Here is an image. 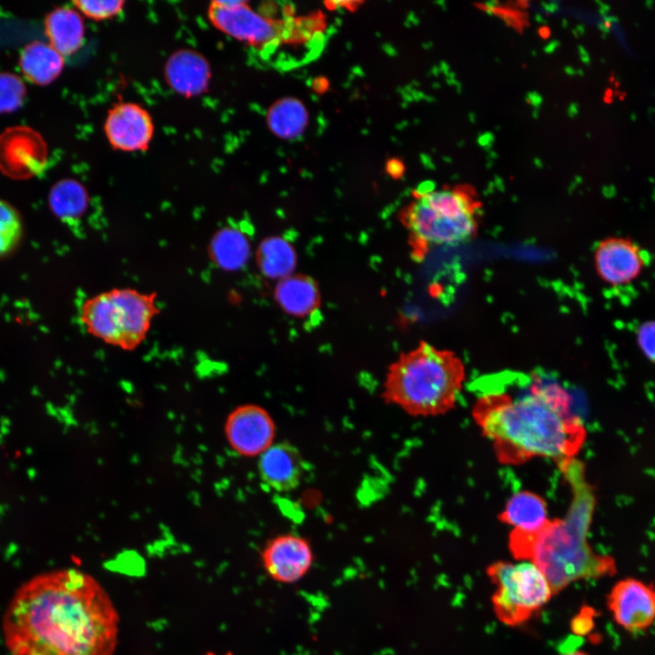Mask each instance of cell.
<instances>
[{"mask_svg": "<svg viewBox=\"0 0 655 655\" xmlns=\"http://www.w3.org/2000/svg\"><path fill=\"white\" fill-rule=\"evenodd\" d=\"M557 468L571 492L565 515L549 518L534 532L512 529L509 537L511 555L532 562L553 594L579 579H598L616 571L612 558L597 554L588 540L597 497L583 462L574 458Z\"/></svg>", "mask_w": 655, "mask_h": 655, "instance_id": "obj_3", "label": "cell"}, {"mask_svg": "<svg viewBox=\"0 0 655 655\" xmlns=\"http://www.w3.org/2000/svg\"><path fill=\"white\" fill-rule=\"evenodd\" d=\"M258 261L261 269L268 276L286 277L294 266L295 255L292 248L284 241L271 239L261 245Z\"/></svg>", "mask_w": 655, "mask_h": 655, "instance_id": "obj_24", "label": "cell"}, {"mask_svg": "<svg viewBox=\"0 0 655 655\" xmlns=\"http://www.w3.org/2000/svg\"><path fill=\"white\" fill-rule=\"evenodd\" d=\"M47 161L42 136L25 126L8 128L0 135V171L15 179L40 174Z\"/></svg>", "mask_w": 655, "mask_h": 655, "instance_id": "obj_12", "label": "cell"}, {"mask_svg": "<svg viewBox=\"0 0 655 655\" xmlns=\"http://www.w3.org/2000/svg\"><path fill=\"white\" fill-rule=\"evenodd\" d=\"M247 248L246 239L239 233L229 229L219 232L211 244L213 257L226 268H235L244 263Z\"/></svg>", "mask_w": 655, "mask_h": 655, "instance_id": "obj_23", "label": "cell"}, {"mask_svg": "<svg viewBox=\"0 0 655 655\" xmlns=\"http://www.w3.org/2000/svg\"><path fill=\"white\" fill-rule=\"evenodd\" d=\"M206 655H217V654H216V653H214V652H208V653H207ZM223 655H234V654L231 653V652H227V653H225V654H223Z\"/></svg>", "mask_w": 655, "mask_h": 655, "instance_id": "obj_33", "label": "cell"}, {"mask_svg": "<svg viewBox=\"0 0 655 655\" xmlns=\"http://www.w3.org/2000/svg\"><path fill=\"white\" fill-rule=\"evenodd\" d=\"M22 218L10 203L0 199V258L11 254L21 241Z\"/></svg>", "mask_w": 655, "mask_h": 655, "instance_id": "obj_25", "label": "cell"}, {"mask_svg": "<svg viewBox=\"0 0 655 655\" xmlns=\"http://www.w3.org/2000/svg\"><path fill=\"white\" fill-rule=\"evenodd\" d=\"M64 56L49 44L35 42L21 53L20 67L32 83L44 86L54 81L62 72Z\"/></svg>", "mask_w": 655, "mask_h": 655, "instance_id": "obj_19", "label": "cell"}, {"mask_svg": "<svg viewBox=\"0 0 655 655\" xmlns=\"http://www.w3.org/2000/svg\"><path fill=\"white\" fill-rule=\"evenodd\" d=\"M118 625L103 586L84 571L62 569L16 589L2 631L10 655H114Z\"/></svg>", "mask_w": 655, "mask_h": 655, "instance_id": "obj_1", "label": "cell"}, {"mask_svg": "<svg viewBox=\"0 0 655 655\" xmlns=\"http://www.w3.org/2000/svg\"><path fill=\"white\" fill-rule=\"evenodd\" d=\"M225 432L235 452L252 458L259 457L275 443L277 428L266 408L257 404H246L229 414Z\"/></svg>", "mask_w": 655, "mask_h": 655, "instance_id": "obj_10", "label": "cell"}, {"mask_svg": "<svg viewBox=\"0 0 655 655\" xmlns=\"http://www.w3.org/2000/svg\"><path fill=\"white\" fill-rule=\"evenodd\" d=\"M487 573L496 586L491 598L494 612L508 626L528 621L553 595L544 575L530 561H496Z\"/></svg>", "mask_w": 655, "mask_h": 655, "instance_id": "obj_7", "label": "cell"}, {"mask_svg": "<svg viewBox=\"0 0 655 655\" xmlns=\"http://www.w3.org/2000/svg\"><path fill=\"white\" fill-rule=\"evenodd\" d=\"M49 204L52 211L61 219L72 221L83 215L87 206L86 188L77 181L66 179L51 189Z\"/></svg>", "mask_w": 655, "mask_h": 655, "instance_id": "obj_22", "label": "cell"}, {"mask_svg": "<svg viewBox=\"0 0 655 655\" xmlns=\"http://www.w3.org/2000/svg\"><path fill=\"white\" fill-rule=\"evenodd\" d=\"M592 627V610L584 608L571 621V630L576 634H585Z\"/></svg>", "mask_w": 655, "mask_h": 655, "instance_id": "obj_29", "label": "cell"}, {"mask_svg": "<svg viewBox=\"0 0 655 655\" xmlns=\"http://www.w3.org/2000/svg\"><path fill=\"white\" fill-rule=\"evenodd\" d=\"M106 136L116 150H146L153 137L154 124L150 114L140 105L124 102L115 105L104 124Z\"/></svg>", "mask_w": 655, "mask_h": 655, "instance_id": "obj_13", "label": "cell"}, {"mask_svg": "<svg viewBox=\"0 0 655 655\" xmlns=\"http://www.w3.org/2000/svg\"><path fill=\"white\" fill-rule=\"evenodd\" d=\"M648 262L646 253L634 241L611 237L600 241L594 252L599 277L607 284L620 286L631 282Z\"/></svg>", "mask_w": 655, "mask_h": 655, "instance_id": "obj_14", "label": "cell"}, {"mask_svg": "<svg viewBox=\"0 0 655 655\" xmlns=\"http://www.w3.org/2000/svg\"><path fill=\"white\" fill-rule=\"evenodd\" d=\"M498 519L513 529L537 531L549 519L547 501L534 491L519 490L507 500Z\"/></svg>", "mask_w": 655, "mask_h": 655, "instance_id": "obj_17", "label": "cell"}, {"mask_svg": "<svg viewBox=\"0 0 655 655\" xmlns=\"http://www.w3.org/2000/svg\"><path fill=\"white\" fill-rule=\"evenodd\" d=\"M25 95V86L19 77L9 73H0V113L19 107Z\"/></svg>", "mask_w": 655, "mask_h": 655, "instance_id": "obj_26", "label": "cell"}, {"mask_svg": "<svg viewBox=\"0 0 655 655\" xmlns=\"http://www.w3.org/2000/svg\"><path fill=\"white\" fill-rule=\"evenodd\" d=\"M258 475L262 483L276 492H289L301 484L306 473V461L293 444L274 443L258 457Z\"/></svg>", "mask_w": 655, "mask_h": 655, "instance_id": "obj_15", "label": "cell"}, {"mask_svg": "<svg viewBox=\"0 0 655 655\" xmlns=\"http://www.w3.org/2000/svg\"><path fill=\"white\" fill-rule=\"evenodd\" d=\"M156 314L154 293L124 287L87 298L81 306L80 320L86 332L96 338L132 350L145 340Z\"/></svg>", "mask_w": 655, "mask_h": 655, "instance_id": "obj_6", "label": "cell"}, {"mask_svg": "<svg viewBox=\"0 0 655 655\" xmlns=\"http://www.w3.org/2000/svg\"><path fill=\"white\" fill-rule=\"evenodd\" d=\"M76 8L88 18L96 21L107 20L119 15L123 1H75Z\"/></svg>", "mask_w": 655, "mask_h": 655, "instance_id": "obj_27", "label": "cell"}, {"mask_svg": "<svg viewBox=\"0 0 655 655\" xmlns=\"http://www.w3.org/2000/svg\"><path fill=\"white\" fill-rule=\"evenodd\" d=\"M269 130L282 139L300 136L308 123L306 106L296 97L287 96L275 102L267 111Z\"/></svg>", "mask_w": 655, "mask_h": 655, "instance_id": "obj_20", "label": "cell"}, {"mask_svg": "<svg viewBox=\"0 0 655 655\" xmlns=\"http://www.w3.org/2000/svg\"><path fill=\"white\" fill-rule=\"evenodd\" d=\"M471 416L504 466L548 458L556 466L577 458L587 431L558 383L533 376L524 389H492L474 401Z\"/></svg>", "mask_w": 655, "mask_h": 655, "instance_id": "obj_2", "label": "cell"}, {"mask_svg": "<svg viewBox=\"0 0 655 655\" xmlns=\"http://www.w3.org/2000/svg\"><path fill=\"white\" fill-rule=\"evenodd\" d=\"M207 15L217 29L252 45L269 46L287 36V28L254 11L246 1H214Z\"/></svg>", "mask_w": 655, "mask_h": 655, "instance_id": "obj_8", "label": "cell"}, {"mask_svg": "<svg viewBox=\"0 0 655 655\" xmlns=\"http://www.w3.org/2000/svg\"><path fill=\"white\" fill-rule=\"evenodd\" d=\"M276 297L285 311L295 316L312 312L319 301L316 284L302 276L283 278L276 288Z\"/></svg>", "mask_w": 655, "mask_h": 655, "instance_id": "obj_21", "label": "cell"}, {"mask_svg": "<svg viewBox=\"0 0 655 655\" xmlns=\"http://www.w3.org/2000/svg\"><path fill=\"white\" fill-rule=\"evenodd\" d=\"M607 606L622 629L643 631L655 620V586L635 578L620 579L608 594Z\"/></svg>", "mask_w": 655, "mask_h": 655, "instance_id": "obj_11", "label": "cell"}, {"mask_svg": "<svg viewBox=\"0 0 655 655\" xmlns=\"http://www.w3.org/2000/svg\"><path fill=\"white\" fill-rule=\"evenodd\" d=\"M480 207L466 187L416 190L399 216L414 258L423 260L436 248L473 240L479 233Z\"/></svg>", "mask_w": 655, "mask_h": 655, "instance_id": "obj_5", "label": "cell"}, {"mask_svg": "<svg viewBox=\"0 0 655 655\" xmlns=\"http://www.w3.org/2000/svg\"><path fill=\"white\" fill-rule=\"evenodd\" d=\"M386 170L393 178H399L405 172V166L398 158H391L386 164Z\"/></svg>", "mask_w": 655, "mask_h": 655, "instance_id": "obj_30", "label": "cell"}, {"mask_svg": "<svg viewBox=\"0 0 655 655\" xmlns=\"http://www.w3.org/2000/svg\"><path fill=\"white\" fill-rule=\"evenodd\" d=\"M466 381V367L454 351L420 341L388 368L380 397L415 418L452 410Z\"/></svg>", "mask_w": 655, "mask_h": 655, "instance_id": "obj_4", "label": "cell"}, {"mask_svg": "<svg viewBox=\"0 0 655 655\" xmlns=\"http://www.w3.org/2000/svg\"><path fill=\"white\" fill-rule=\"evenodd\" d=\"M49 45L63 56L76 53L83 45L85 25L80 13L69 7H58L45 18Z\"/></svg>", "mask_w": 655, "mask_h": 655, "instance_id": "obj_18", "label": "cell"}, {"mask_svg": "<svg viewBox=\"0 0 655 655\" xmlns=\"http://www.w3.org/2000/svg\"><path fill=\"white\" fill-rule=\"evenodd\" d=\"M167 84L186 96L200 95L210 80V67L206 58L194 50H179L167 60L165 69Z\"/></svg>", "mask_w": 655, "mask_h": 655, "instance_id": "obj_16", "label": "cell"}, {"mask_svg": "<svg viewBox=\"0 0 655 655\" xmlns=\"http://www.w3.org/2000/svg\"><path fill=\"white\" fill-rule=\"evenodd\" d=\"M637 342L644 356L655 363V320L645 321L639 327Z\"/></svg>", "mask_w": 655, "mask_h": 655, "instance_id": "obj_28", "label": "cell"}, {"mask_svg": "<svg viewBox=\"0 0 655 655\" xmlns=\"http://www.w3.org/2000/svg\"><path fill=\"white\" fill-rule=\"evenodd\" d=\"M562 655H590V654H588L584 651H580V650H573V651L566 652Z\"/></svg>", "mask_w": 655, "mask_h": 655, "instance_id": "obj_31", "label": "cell"}, {"mask_svg": "<svg viewBox=\"0 0 655 655\" xmlns=\"http://www.w3.org/2000/svg\"><path fill=\"white\" fill-rule=\"evenodd\" d=\"M261 563L268 577L281 584L300 581L311 569L315 554L309 540L295 533L270 538L264 545Z\"/></svg>", "mask_w": 655, "mask_h": 655, "instance_id": "obj_9", "label": "cell"}, {"mask_svg": "<svg viewBox=\"0 0 655 655\" xmlns=\"http://www.w3.org/2000/svg\"><path fill=\"white\" fill-rule=\"evenodd\" d=\"M539 35H540L542 37H547V36H549V31L548 28H545V27L540 28V30H539Z\"/></svg>", "mask_w": 655, "mask_h": 655, "instance_id": "obj_32", "label": "cell"}]
</instances>
